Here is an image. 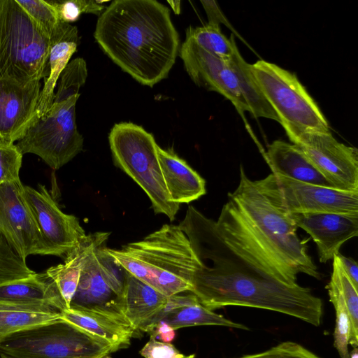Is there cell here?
Returning a JSON list of instances; mask_svg holds the SVG:
<instances>
[{
    "label": "cell",
    "instance_id": "1",
    "mask_svg": "<svg viewBox=\"0 0 358 358\" xmlns=\"http://www.w3.org/2000/svg\"><path fill=\"white\" fill-rule=\"evenodd\" d=\"M178 226L199 261L191 292L206 308L266 309L320 325L323 306L319 297L309 288L283 282L252 248L219 229L215 221L189 206Z\"/></svg>",
    "mask_w": 358,
    "mask_h": 358
},
{
    "label": "cell",
    "instance_id": "2",
    "mask_svg": "<svg viewBox=\"0 0 358 358\" xmlns=\"http://www.w3.org/2000/svg\"><path fill=\"white\" fill-rule=\"evenodd\" d=\"M94 36L103 51L139 83L167 78L180 39L170 10L156 0H115L99 16Z\"/></svg>",
    "mask_w": 358,
    "mask_h": 358
},
{
    "label": "cell",
    "instance_id": "3",
    "mask_svg": "<svg viewBox=\"0 0 358 358\" xmlns=\"http://www.w3.org/2000/svg\"><path fill=\"white\" fill-rule=\"evenodd\" d=\"M228 197L238 221L285 283L296 285L299 273L320 278L290 213L278 207L261 180H250L242 166L238 185Z\"/></svg>",
    "mask_w": 358,
    "mask_h": 358
},
{
    "label": "cell",
    "instance_id": "4",
    "mask_svg": "<svg viewBox=\"0 0 358 358\" xmlns=\"http://www.w3.org/2000/svg\"><path fill=\"white\" fill-rule=\"evenodd\" d=\"M107 251L129 273L168 296L192 291L199 261L178 225L164 224L141 241Z\"/></svg>",
    "mask_w": 358,
    "mask_h": 358
},
{
    "label": "cell",
    "instance_id": "5",
    "mask_svg": "<svg viewBox=\"0 0 358 358\" xmlns=\"http://www.w3.org/2000/svg\"><path fill=\"white\" fill-rule=\"evenodd\" d=\"M87 77L83 58L69 62L59 76L50 108L15 144L22 155L34 154L57 170L82 151L83 138L77 129L76 105Z\"/></svg>",
    "mask_w": 358,
    "mask_h": 358
},
{
    "label": "cell",
    "instance_id": "6",
    "mask_svg": "<svg viewBox=\"0 0 358 358\" xmlns=\"http://www.w3.org/2000/svg\"><path fill=\"white\" fill-rule=\"evenodd\" d=\"M51 41L16 0H0V76L27 83L49 76Z\"/></svg>",
    "mask_w": 358,
    "mask_h": 358
},
{
    "label": "cell",
    "instance_id": "7",
    "mask_svg": "<svg viewBox=\"0 0 358 358\" xmlns=\"http://www.w3.org/2000/svg\"><path fill=\"white\" fill-rule=\"evenodd\" d=\"M108 141L115 166L144 190L155 213L164 214L173 221L180 204L169 196L153 136L139 125L120 122L111 129Z\"/></svg>",
    "mask_w": 358,
    "mask_h": 358
},
{
    "label": "cell",
    "instance_id": "8",
    "mask_svg": "<svg viewBox=\"0 0 358 358\" xmlns=\"http://www.w3.org/2000/svg\"><path fill=\"white\" fill-rule=\"evenodd\" d=\"M117 351L62 319L15 333L0 344V358H108Z\"/></svg>",
    "mask_w": 358,
    "mask_h": 358
},
{
    "label": "cell",
    "instance_id": "9",
    "mask_svg": "<svg viewBox=\"0 0 358 358\" xmlns=\"http://www.w3.org/2000/svg\"><path fill=\"white\" fill-rule=\"evenodd\" d=\"M106 241L87 257L69 308L105 316L131 327L124 313L127 271L108 252Z\"/></svg>",
    "mask_w": 358,
    "mask_h": 358
},
{
    "label": "cell",
    "instance_id": "10",
    "mask_svg": "<svg viewBox=\"0 0 358 358\" xmlns=\"http://www.w3.org/2000/svg\"><path fill=\"white\" fill-rule=\"evenodd\" d=\"M251 69L282 125L329 130L322 111L294 73L264 60L251 64Z\"/></svg>",
    "mask_w": 358,
    "mask_h": 358
},
{
    "label": "cell",
    "instance_id": "11",
    "mask_svg": "<svg viewBox=\"0 0 358 358\" xmlns=\"http://www.w3.org/2000/svg\"><path fill=\"white\" fill-rule=\"evenodd\" d=\"M289 140L337 189L358 192V150L339 143L330 131L282 124Z\"/></svg>",
    "mask_w": 358,
    "mask_h": 358
},
{
    "label": "cell",
    "instance_id": "12",
    "mask_svg": "<svg viewBox=\"0 0 358 358\" xmlns=\"http://www.w3.org/2000/svg\"><path fill=\"white\" fill-rule=\"evenodd\" d=\"M260 180L273 201L287 213L358 215V192L311 185L273 173Z\"/></svg>",
    "mask_w": 358,
    "mask_h": 358
},
{
    "label": "cell",
    "instance_id": "13",
    "mask_svg": "<svg viewBox=\"0 0 358 358\" xmlns=\"http://www.w3.org/2000/svg\"><path fill=\"white\" fill-rule=\"evenodd\" d=\"M0 234L23 259L57 252L43 236L20 180L0 185Z\"/></svg>",
    "mask_w": 358,
    "mask_h": 358
},
{
    "label": "cell",
    "instance_id": "14",
    "mask_svg": "<svg viewBox=\"0 0 358 358\" xmlns=\"http://www.w3.org/2000/svg\"><path fill=\"white\" fill-rule=\"evenodd\" d=\"M179 55L187 74L196 85L225 96L241 115L245 111L250 113L227 61L206 51L188 36L182 44Z\"/></svg>",
    "mask_w": 358,
    "mask_h": 358
},
{
    "label": "cell",
    "instance_id": "15",
    "mask_svg": "<svg viewBox=\"0 0 358 358\" xmlns=\"http://www.w3.org/2000/svg\"><path fill=\"white\" fill-rule=\"evenodd\" d=\"M24 192L43 236L64 259L87 236L79 220L62 211L45 185H24Z\"/></svg>",
    "mask_w": 358,
    "mask_h": 358
},
{
    "label": "cell",
    "instance_id": "16",
    "mask_svg": "<svg viewBox=\"0 0 358 358\" xmlns=\"http://www.w3.org/2000/svg\"><path fill=\"white\" fill-rule=\"evenodd\" d=\"M41 80L24 83L0 76V144H14L37 121Z\"/></svg>",
    "mask_w": 358,
    "mask_h": 358
},
{
    "label": "cell",
    "instance_id": "17",
    "mask_svg": "<svg viewBox=\"0 0 358 358\" xmlns=\"http://www.w3.org/2000/svg\"><path fill=\"white\" fill-rule=\"evenodd\" d=\"M290 215L296 227L312 237L322 263L333 259L345 241L358 235V215L295 213Z\"/></svg>",
    "mask_w": 358,
    "mask_h": 358
},
{
    "label": "cell",
    "instance_id": "18",
    "mask_svg": "<svg viewBox=\"0 0 358 358\" xmlns=\"http://www.w3.org/2000/svg\"><path fill=\"white\" fill-rule=\"evenodd\" d=\"M169 297L127 272L124 313L136 334L138 331L152 332L167 305Z\"/></svg>",
    "mask_w": 358,
    "mask_h": 358
},
{
    "label": "cell",
    "instance_id": "19",
    "mask_svg": "<svg viewBox=\"0 0 358 358\" xmlns=\"http://www.w3.org/2000/svg\"><path fill=\"white\" fill-rule=\"evenodd\" d=\"M161 321L169 324L174 330L182 327L203 325L249 329L245 325L234 322L206 308L191 292H185L169 296L166 308L158 318V322Z\"/></svg>",
    "mask_w": 358,
    "mask_h": 358
},
{
    "label": "cell",
    "instance_id": "20",
    "mask_svg": "<svg viewBox=\"0 0 358 358\" xmlns=\"http://www.w3.org/2000/svg\"><path fill=\"white\" fill-rule=\"evenodd\" d=\"M164 180L171 200L188 203L206 194V182L187 163L172 150L157 146Z\"/></svg>",
    "mask_w": 358,
    "mask_h": 358
},
{
    "label": "cell",
    "instance_id": "21",
    "mask_svg": "<svg viewBox=\"0 0 358 358\" xmlns=\"http://www.w3.org/2000/svg\"><path fill=\"white\" fill-rule=\"evenodd\" d=\"M0 302L67 308L54 280L45 272L0 284Z\"/></svg>",
    "mask_w": 358,
    "mask_h": 358
},
{
    "label": "cell",
    "instance_id": "22",
    "mask_svg": "<svg viewBox=\"0 0 358 358\" xmlns=\"http://www.w3.org/2000/svg\"><path fill=\"white\" fill-rule=\"evenodd\" d=\"M264 156L273 174L311 185L333 187L294 144L274 141L268 145Z\"/></svg>",
    "mask_w": 358,
    "mask_h": 358
},
{
    "label": "cell",
    "instance_id": "23",
    "mask_svg": "<svg viewBox=\"0 0 358 358\" xmlns=\"http://www.w3.org/2000/svg\"><path fill=\"white\" fill-rule=\"evenodd\" d=\"M60 314L63 320L108 341L117 350L127 348L136 334L131 327L96 313L66 308Z\"/></svg>",
    "mask_w": 358,
    "mask_h": 358
},
{
    "label": "cell",
    "instance_id": "24",
    "mask_svg": "<svg viewBox=\"0 0 358 358\" xmlns=\"http://www.w3.org/2000/svg\"><path fill=\"white\" fill-rule=\"evenodd\" d=\"M61 319L60 312L48 306L0 302V344L15 333Z\"/></svg>",
    "mask_w": 358,
    "mask_h": 358
},
{
    "label": "cell",
    "instance_id": "25",
    "mask_svg": "<svg viewBox=\"0 0 358 358\" xmlns=\"http://www.w3.org/2000/svg\"><path fill=\"white\" fill-rule=\"evenodd\" d=\"M238 82L241 94L245 99L250 113L255 117L272 119L280 123L275 111L269 104L260 89L251 69L240 54L238 48L233 55L227 60Z\"/></svg>",
    "mask_w": 358,
    "mask_h": 358
},
{
    "label": "cell",
    "instance_id": "26",
    "mask_svg": "<svg viewBox=\"0 0 358 358\" xmlns=\"http://www.w3.org/2000/svg\"><path fill=\"white\" fill-rule=\"evenodd\" d=\"M79 42L78 32L51 45L48 59L49 76L44 80V85L40 93L36 108L38 119L43 115L52 105L59 76L76 51Z\"/></svg>",
    "mask_w": 358,
    "mask_h": 358
},
{
    "label": "cell",
    "instance_id": "27",
    "mask_svg": "<svg viewBox=\"0 0 358 358\" xmlns=\"http://www.w3.org/2000/svg\"><path fill=\"white\" fill-rule=\"evenodd\" d=\"M327 289L329 301L333 304L336 311L334 345L341 358H349L348 345L351 333V324L342 292L336 255L333 258L332 273Z\"/></svg>",
    "mask_w": 358,
    "mask_h": 358
},
{
    "label": "cell",
    "instance_id": "28",
    "mask_svg": "<svg viewBox=\"0 0 358 358\" xmlns=\"http://www.w3.org/2000/svg\"><path fill=\"white\" fill-rule=\"evenodd\" d=\"M50 38L51 45L73 34L76 26L62 22L47 0H16Z\"/></svg>",
    "mask_w": 358,
    "mask_h": 358
},
{
    "label": "cell",
    "instance_id": "29",
    "mask_svg": "<svg viewBox=\"0 0 358 358\" xmlns=\"http://www.w3.org/2000/svg\"><path fill=\"white\" fill-rule=\"evenodd\" d=\"M186 36L192 38L200 47L225 61L229 59L237 47L233 35L227 38L220 24L208 23L202 27L186 30Z\"/></svg>",
    "mask_w": 358,
    "mask_h": 358
},
{
    "label": "cell",
    "instance_id": "30",
    "mask_svg": "<svg viewBox=\"0 0 358 358\" xmlns=\"http://www.w3.org/2000/svg\"><path fill=\"white\" fill-rule=\"evenodd\" d=\"M35 273L0 234V284L24 278Z\"/></svg>",
    "mask_w": 358,
    "mask_h": 358
},
{
    "label": "cell",
    "instance_id": "31",
    "mask_svg": "<svg viewBox=\"0 0 358 358\" xmlns=\"http://www.w3.org/2000/svg\"><path fill=\"white\" fill-rule=\"evenodd\" d=\"M54 8L59 19L66 23L74 22L83 13L100 15L106 1L97 0H47Z\"/></svg>",
    "mask_w": 358,
    "mask_h": 358
},
{
    "label": "cell",
    "instance_id": "32",
    "mask_svg": "<svg viewBox=\"0 0 358 358\" xmlns=\"http://www.w3.org/2000/svg\"><path fill=\"white\" fill-rule=\"evenodd\" d=\"M338 257V256H337ZM339 277L342 292L350 317L351 333L349 345L353 348L358 345V294L357 289L346 275L338 257Z\"/></svg>",
    "mask_w": 358,
    "mask_h": 358
},
{
    "label": "cell",
    "instance_id": "33",
    "mask_svg": "<svg viewBox=\"0 0 358 358\" xmlns=\"http://www.w3.org/2000/svg\"><path fill=\"white\" fill-rule=\"evenodd\" d=\"M23 155L15 144H0V185L20 180Z\"/></svg>",
    "mask_w": 358,
    "mask_h": 358
},
{
    "label": "cell",
    "instance_id": "34",
    "mask_svg": "<svg viewBox=\"0 0 358 358\" xmlns=\"http://www.w3.org/2000/svg\"><path fill=\"white\" fill-rule=\"evenodd\" d=\"M238 358H320L303 345L285 341L262 352Z\"/></svg>",
    "mask_w": 358,
    "mask_h": 358
},
{
    "label": "cell",
    "instance_id": "35",
    "mask_svg": "<svg viewBox=\"0 0 358 358\" xmlns=\"http://www.w3.org/2000/svg\"><path fill=\"white\" fill-rule=\"evenodd\" d=\"M140 354L144 358H195L194 355H185L171 343L157 341L152 336Z\"/></svg>",
    "mask_w": 358,
    "mask_h": 358
},
{
    "label": "cell",
    "instance_id": "36",
    "mask_svg": "<svg viewBox=\"0 0 358 358\" xmlns=\"http://www.w3.org/2000/svg\"><path fill=\"white\" fill-rule=\"evenodd\" d=\"M150 335L155 338L158 337L159 341L171 343L175 338L176 330L161 321L155 325Z\"/></svg>",
    "mask_w": 358,
    "mask_h": 358
},
{
    "label": "cell",
    "instance_id": "37",
    "mask_svg": "<svg viewBox=\"0 0 358 358\" xmlns=\"http://www.w3.org/2000/svg\"><path fill=\"white\" fill-rule=\"evenodd\" d=\"M208 18V23L220 24L225 23L227 20L214 1H201Z\"/></svg>",
    "mask_w": 358,
    "mask_h": 358
},
{
    "label": "cell",
    "instance_id": "38",
    "mask_svg": "<svg viewBox=\"0 0 358 358\" xmlns=\"http://www.w3.org/2000/svg\"><path fill=\"white\" fill-rule=\"evenodd\" d=\"M342 266L346 275L352 281L353 285L358 289V266L357 262L351 259L338 253Z\"/></svg>",
    "mask_w": 358,
    "mask_h": 358
},
{
    "label": "cell",
    "instance_id": "39",
    "mask_svg": "<svg viewBox=\"0 0 358 358\" xmlns=\"http://www.w3.org/2000/svg\"><path fill=\"white\" fill-rule=\"evenodd\" d=\"M173 10L176 14H179L180 12V1H168Z\"/></svg>",
    "mask_w": 358,
    "mask_h": 358
},
{
    "label": "cell",
    "instance_id": "40",
    "mask_svg": "<svg viewBox=\"0 0 358 358\" xmlns=\"http://www.w3.org/2000/svg\"><path fill=\"white\" fill-rule=\"evenodd\" d=\"M349 358H358L357 348H353V350L350 352Z\"/></svg>",
    "mask_w": 358,
    "mask_h": 358
}]
</instances>
